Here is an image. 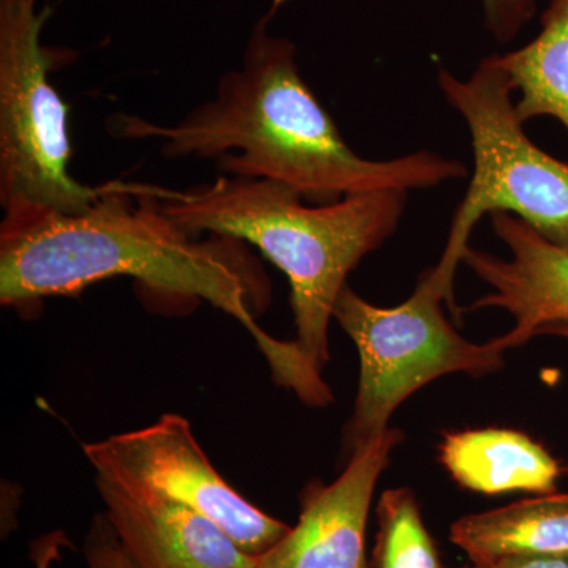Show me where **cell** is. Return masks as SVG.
<instances>
[{
  "mask_svg": "<svg viewBox=\"0 0 568 568\" xmlns=\"http://www.w3.org/2000/svg\"><path fill=\"white\" fill-rule=\"evenodd\" d=\"M284 2L272 0L254 22L241 65L220 78L211 100L168 125L118 115L115 134L155 138L168 159H215L224 175L284 183L312 204L435 189L469 174L458 160L432 151L390 160L358 155L306 84L293 41L271 31Z\"/></svg>",
  "mask_w": 568,
  "mask_h": 568,
  "instance_id": "obj_1",
  "label": "cell"
},
{
  "mask_svg": "<svg viewBox=\"0 0 568 568\" xmlns=\"http://www.w3.org/2000/svg\"><path fill=\"white\" fill-rule=\"evenodd\" d=\"M239 244L220 235L196 241L164 213L152 186L108 183L88 211L0 224V304L69 297L125 276L234 317L278 373L290 364V345L256 323L268 287Z\"/></svg>",
  "mask_w": 568,
  "mask_h": 568,
  "instance_id": "obj_2",
  "label": "cell"
},
{
  "mask_svg": "<svg viewBox=\"0 0 568 568\" xmlns=\"http://www.w3.org/2000/svg\"><path fill=\"white\" fill-rule=\"evenodd\" d=\"M164 213L190 234L256 246L290 280L298 354L323 375L328 325L347 276L398 231L407 192L353 194L312 204L293 186L220 175L185 190L152 186Z\"/></svg>",
  "mask_w": 568,
  "mask_h": 568,
  "instance_id": "obj_3",
  "label": "cell"
},
{
  "mask_svg": "<svg viewBox=\"0 0 568 568\" xmlns=\"http://www.w3.org/2000/svg\"><path fill=\"white\" fill-rule=\"evenodd\" d=\"M437 84L470 134L474 173L450 223L440 268L455 275L474 227L485 215L517 216L551 244L568 250V163L525 132L514 85L495 55L467 78L439 69Z\"/></svg>",
  "mask_w": 568,
  "mask_h": 568,
  "instance_id": "obj_4",
  "label": "cell"
},
{
  "mask_svg": "<svg viewBox=\"0 0 568 568\" xmlns=\"http://www.w3.org/2000/svg\"><path fill=\"white\" fill-rule=\"evenodd\" d=\"M454 280L435 265L409 298L387 308L369 304L349 284L336 298L334 320L361 358L353 417L346 426L349 454L386 433L392 414L432 381L503 368L506 351L495 339L469 342L444 315L443 302L454 306Z\"/></svg>",
  "mask_w": 568,
  "mask_h": 568,
  "instance_id": "obj_5",
  "label": "cell"
},
{
  "mask_svg": "<svg viewBox=\"0 0 568 568\" xmlns=\"http://www.w3.org/2000/svg\"><path fill=\"white\" fill-rule=\"evenodd\" d=\"M48 10L37 0L0 3V205L3 223L84 212L103 186L71 174L69 106L50 80L41 43Z\"/></svg>",
  "mask_w": 568,
  "mask_h": 568,
  "instance_id": "obj_6",
  "label": "cell"
},
{
  "mask_svg": "<svg viewBox=\"0 0 568 568\" xmlns=\"http://www.w3.org/2000/svg\"><path fill=\"white\" fill-rule=\"evenodd\" d=\"M82 450L97 478L203 515L253 558L274 547L291 528L231 487L197 444L189 420L175 414L84 444Z\"/></svg>",
  "mask_w": 568,
  "mask_h": 568,
  "instance_id": "obj_7",
  "label": "cell"
},
{
  "mask_svg": "<svg viewBox=\"0 0 568 568\" xmlns=\"http://www.w3.org/2000/svg\"><path fill=\"white\" fill-rule=\"evenodd\" d=\"M402 433L388 428L351 452L332 484H312L302 491L297 525L248 568H369L366 526L381 474Z\"/></svg>",
  "mask_w": 568,
  "mask_h": 568,
  "instance_id": "obj_8",
  "label": "cell"
},
{
  "mask_svg": "<svg viewBox=\"0 0 568 568\" xmlns=\"http://www.w3.org/2000/svg\"><path fill=\"white\" fill-rule=\"evenodd\" d=\"M491 224L510 256L467 246L463 264L487 284L489 293L465 312L500 308L514 317V327L495 338L508 351L530 342L548 325L568 324V250L551 244L510 213H493Z\"/></svg>",
  "mask_w": 568,
  "mask_h": 568,
  "instance_id": "obj_9",
  "label": "cell"
},
{
  "mask_svg": "<svg viewBox=\"0 0 568 568\" xmlns=\"http://www.w3.org/2000/svg\"><path fill=\"white\" fill-rule=\"evenodd\" d=\"M104 515L136 568H248L253 556L211 519L95 477Z\"/></svg>",
  "mask_w": 568,
  "mask_h": 568,
  "instance_id": "obj_10",
  "label": "cell"
},
{
  "mask_svg": "<svg viewBox=\"0 0 568 568\" xmlns=\"http://www.w3.org/2000/svg\"><path fill=\"white\" fill-rule=\"evenodd\" d=\"M440 465L459 487L480 495H549L566 473L551 454L526 433L508 428L446 433L437 447Z\"/></svg>",
  "mask_w": 568,
  "mask_h": 568,
  "instance_id": "obj_11",
  "label": "cell"
},
{
  "mask_svg": "<svg viewBox=\"0 0 568 568\" xmlns=\"http://www.w3.org/2000/svg\"><path fill=\"white\" fill-rule=\"evenodd\" d=\"M455 547L478 568L521 556L568 552V493H549L465 515L450 528Z\"/></svg>",
  "mask_w": 568,
  "mask_h": 568,
  "instance_id": "obj_12",
  "label": "cell"
},
{
  "mask_svg": "<svg viewBox=\"0 0 568 568\" xmlns=\"http://www.w3.org/2000/svg\"><path fill=\"white\" fill-rule=\"evenodd\" d=\"M496 61L518 92L519 121L551 118L568 134V0H548L537 36Z\"/></svg>",
  "mask_w": 568,
  "mask_h": 568,
  "instance_id": "obj_13",
  "label": "cell"
},
{
  "mask_svg": "<svg viewBox=\"0 0 568 568\" xmlns=\"http://www.w3.org/2000/svg\"><path fill=\"white\" fill-rule=\"evenodd\" d=\"M377 534L369 568H444L413 489H387L376 507Z\"/></svg>",
  "mask_w": 568,
  "mask_h": 568,
  "instance_id": "obj_14",
  "label": "cell"
},
{
  "mask_svg": "<svg viewBox=\"0 0 568 568\" xmlns=\"http://www.w3.org/2000/svg\"><path fill=\"white\" fill-rule=\"evenodd\" d=\"M485 28L497 43H510L537 13V0H480Z\"/></svg>",
  "mask_w": 568,
  "mask_h": 568,
  "instance_id": "obj_15",
  "label": "cell"
},
{
  "mask_svg": "<svg viewBox=\"0 0 568 568\" xmlns=\"http://www.w3.org/2000/svg\"><path fill=\"white\" fill-rule=\"evenodd\" d=\"M84 556L89 568H136L104 511L93 518L84 540Z\"/></svg>",
  "mask_w": 568,
  "mask_h": 568,
  "instance_id": "obj_16",
  "label": "cell"
},
{
  "mask_svg": "<svg viewBox=\"0 0 568 568\" xmlns=\"http://www.w3.org/2000/svg\"><path fill=\"white\" fill-rule=\"evenodd\" d=\"M69 547L71 541L63 530L43 534L31 544L33 568H52L62 558L63 549Z\"/></svg>",
  "mask_w": 568,
  "mask_h": 568,
  "instance_id": "obj_17",
  "label": "cell"
},
{
  "mask_svg": "<svg viewBox=\"0 0 568 568\" xmlns=\"http://www.w3.org/2000/svg\"><path fill=\"white\" fill-rule=\"evenodd\" d=\"M491 568H568V552L564 555L521 556L508 558Z\"/></svg>",
  "mask_w": 568,
  "mask_h": 568,
  "instance_id": "obj_18",
  "label": "cell"
},
{
  "mask_svg": "<svg viewBox=\"0 0 568 568\" xmlns=\"http://www.w3.org/2000/svg\"><path fill=\"white\" fill-rule=\"evenodd\" d=\"M538 335H556L560 336V338L568 339V324L548 325V327H545Z\"/></svg>",
  "mask_w": 568,
  "mask_h": 568,
  "instance_id": "obj_19",
  "label": "cell"
},
{
  "mask_svg": "<svg viewBox=\"0 0 568 568\" xmlns=\"http://www.w3.org/2000/svg\"><path fill=\"white\" fill-rule=\"evenodd\" d=\"M10 2H14V0H0V3H10Z\"/></svg>",
  "mask_w": 568,
  "mask_h": 568,
  "instance_id": "obj_20",
  "label": "cell"
},
{
  "mask_svg": "<svg viewBox=\"0 0 568 568\" xmlns=\"http://www.w3.org/2000/svg\"><path fill=\"white\" fill-rule=\"evenodd\" d=\"M474 568H478V567H474Z\"/></svg>",
  "mask_w": 568,
  "mask_h": 568,
  "instance_id": "obj_21",
  "label": "cell"
}]
</instances>
